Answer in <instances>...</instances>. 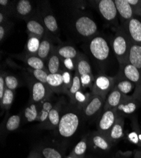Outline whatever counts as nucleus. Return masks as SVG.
<instances>
[{"mask_svg":"<svg viewBox=\"0 0 141 158\" xmlns=\"http://www.w3.org/2000/svg\"><path fill=\"white\" fill-rule=\"evenodd\" d=\"M126 96V95L122 93L116 88L113 87L106 97L103 110L110 109L114 110L119 106V104Z\"/></svg>","mask_w":141,"mask_h":158,"instance_id":"24","label":"nucleus"},{"mask_svg":"<svg viewBox=\"0 0 141 158\" xmlns=\"http://www.w3.org/2000/svg\"><path fill=\"white\" fill-rule=\"evenodd\" d=\"M62 61V67L63 69H65L70 72L74 71L75 72L76 69V61L71 59V58H67V59H61Z\"/></svg>","mask_w":141,"mask_h":158,"instance_id":"45","label":"nucleus"},{"mask_svg":"<svg viewBox=\"0 0 141 158\" xmlns=\"http://www.w3.org/2000/svg\"><path fill=\"white\" fill-rule=\"evenodd\" d=\"M123 27L132 43L141 45V21L135 17L127 22L123 23Z\"/></svg>","mask_w":141,"mask_h":158,"instance_id":"13","label":"nucleus"},{"mask_svg":"<svg viewBox=\"0 0 141 158\" xmlns=\"http://www.w3.org/2000/svg\"><path fill=\"white\" fill-rule=\"evenodd\" d=\"M28 73L31 75V76L35 79L36 81H39L42 83L46 84L47 78L49 75V73L47 70H39V69H27Z\"/></svg>","mask_w":141,"mask_h":158,"instance_id":"38","label":"nucleus"},{"mask_svg":"<svg viewBox=\"0 0 141 158\" xmlns=\"http://www.w3.org/2000/svg\"><path fill=\"white\" fill-rule=\"evenodd\" d=\"M116 78V76L109 77L104 74L98 75L95 77L93 87L91 89V94L106 98L110 91L114 87Z\"/></svg>","mask_w":141,"mask_h":158,"instance_id":"7","label":"nucleus"},{"mask_svg":"<svg viewBox=\"0 0 141 158\" xmlns=\"http://www.w3.org/2000/svg\"><path fill=\"white\" fill-rule=\"evenodd\" d=\"M88 148V135H86L76 144V146L73 148L70 154L75 158H85Z\"/></svg>","mask_w":141,"mask_h":158,"instance_id":"35","label":"nucleus"},{"mask_svg":"<svg viewBox=\"0 0 141 158\" xmlns=\"http://www.w3.org/2000/svg\"><path fill=\"white\" fill-rule=\"evenodd\" d=\"M127 61L141 71V45L132 43Z\"/></svg>","mask_w":141,"mask_h":158,"instance_id":"31","label":"nucleus"},{"mask_svg":"<svg viewBox=\"0 0 141 158\" xmlns=\"http://www.w3.org/2000/svg\"><path fill=\"white\" fill-rule=\"evenodd\" d=\"M15 99V91L6 89L3 98L0 100L2 113L5 111H8L13 104Z\"/></svg>","mask_w":141,"mask_h":158,"instance_id":"37","label":"nucleus"},{"mask_svg":"<svg viewBox=\"0 0 141 158\" xmlns=\"http://www.w3.org/2000/svg\"><path fill=\"white\" fill-rule=\"evenodd\" d=\"M66 101L63 98H61L56 101L53 108L51 110L48 120L41 128L46 130H56L61 116L66 108Z\"/></svg>","mask_w":141,"mask_h":158,"instance_id":"10","label":"nucleus"},{"mask_svg":"<svg viewBox=\"0 0 141 158\" xmlns=\"http://www.w3.org/2000/svg\"><path fill=\"white\" fill-rule=\"evenodd\" d=\"M131 44L132 42L129 37L122 26H120L116 30L111 44L113 51L119 64L127 62Z\"/></svg>","mask_w":141,"mask_h":158,"instance_id":"2","label":"nucleus"},{"mask_svg":"<svg viewBox=\"0 0 141 158\" xmlns=\"http://www.w3.org/2000/svg\"><path fill=\"white\" fill-rule=\"evenodd\" d=\"M133 152L131 151H127L123 152L121 151H118L117 152L115 153L111 158H132Z\"/></svg>","mask_w":141,"mask_h":158,"instance_id":"47","label":"nucleus"},{"mask_svg":"<svg viewBox=\"0 0 141 158\" xmlns=\"http://www.w3.org/2000/svg\"><path fill=\"white\" fill-rule=\"evenodd\" d=\"M118 114L114 110H103L97 123V131L108 136L109 131L117 120Z\"/></svg>","mask_w":141,"mask_h":158,"instance_id":"11","label":"nucleus"},{"mask_svg":"<svg viewBox=\"0 0 141 158\" xmlns=\"http://www.w3.org/2000/svg\"><path fill=\"white\" fill-rule=\"evenodd\" d=\"M17 58L22 60L29 69L47 70L46 63L37 55H27L24 52L19 55Z\"/></svg>","mask_w":141,"mask_h":158,"instance_id":"22","label":"nucleus"},{"mask_svg":"<svg viewBox=\"0 0 141 158\" xmlns=\"http://www.w3.org/2000/svg\"><path fill=\"white\" fill-rule=\"evenodd\" d=\"M55 104V102L53 101V96L40 103L39 113L37 122H39V126L41 128H42L46 122L49 113L53 108Z\"/></svg>","mask_w":141,"mask_h":158,"instance_id":"27","label":"nucleus"},{"mask_svg":"<svg viewBox=\"0 0 141 158\" xmlns=\"http://www.w3.org/2000/svg\"><path fill=\"white\" fill-rule=\"evenodd\" d=\"M114 2L122 23L135 17L134 10L126 0H114Z\"/></svg>","mask_w":141,"mask_h":158,"instance_id":"21","label":"nucleus"},{"mask_svg":"<svg viewBox=\"0 0 141 158\" xmlns=\"http://www.w3.org/2000/svg\"><path fill=\"white\" fill-rule=\"evenodd\" d=\"M46 84L53 93L63 94V82L61 72L55 74L49 73Z\"/></svg>","mask_w":141,"mask_h":158,"instance_id":"26","label":"nucleus"},{"mask_svg":"<svg viewBox=\"0 0 141 158\" xmlns=\"http://www.w3.org/2000/svg\"><path fill=\"white\" fill-rule=\"evenodd\" d=\"M34 6L29 0H19L15 2L14 15L17 18L26 21L35 15Z\"/></svg>","mask_w":141,"mask_h":158,"instance_id":"15","label":"nucleus"},{"mask_svg":"<svg viewBox=\"0 0 141 158\" xmlns=\"http://www.w3.org/2000/svg\"><path fill=\"white\" fill-rule=\"evenodd\" d=\"M91 97V93H85L83 89H81L75 93L73 99L70 101V104L82 111L88 103Z\"/></svg>","mask_w":141,"mask_h":158,"instance_id":"30","label":"nucleus"},{"mask_svg":"<svg viewBox=\"0 0 141 158\" xmlns=\"http://www.w3.org/2000/svg\"><path fill=\"white\" fill-rule=\"evenodd\" d=\"M57 54L61 59L71 58L77 60L81 52L77 48L70 44H61L55 47Z\"/></svg>","mask_w":141,"mask_h":158,"instance_id":"28","label":"nucleus"},{"mask_svg":"<svg viewBox=\"0 0 141 158\" xmlns=\"http://www.w3.org/2000/svg\"><path fill=\"white\" fill-rule=\"evenodd\" d=\"M61 75L63 82V94L67 95L68 90L70 89L72 84L73 76H72V72H70L65 69L62 70Z\"/></svg>","mask_w":141,"mask_h":158,"instance_id":"40","label":"nucleus"},{"mask_svg":"<svg viewBox=\"0 0 141 158\" xmlns=\"http://www.w3.org/2000/svg\"><path fill=\"white\" fill-rule=\"evenodd\" d=\"M42 38L34 35L28 34V39L25 47V53L37 55Z\"/></svg>","mask_w":141,"mask_h":158,"instance_id":"34","label":"nucleus"},{"mask_svg":"<svg viewBox=\"0 0 141 158\" xmlns=\"http://www.w3.org/2000/svg\"><path fill=\"white\" fill-rule=\"evenodd\" d=\"M4 77L6 88L13 91H15L20 85L19 78L15 75L11 74H5Z\"/></svg>","mask_w":141,"mask_h":158,"instance_id":"41","label":"nucleus"},{"mask_svg":"<svg viewBox=\"0 0 141 158\" xmlns=\"http://www.w3.org/2000/svg\"><path fill=\"white\" fill-rule=\"evenodd\" d=\"M90 2H91L105 20L112 24L117 23L118 14L113 0H100Z\"/></svg>","mask_w":141,"mask_h":158,"instance_id":"6","label":"nucleus"},{"mask_svg":"<svg viewBox=\"0 0 141 158\" xmlns=\"http://www.w3.org/2000/svg\"><path fill=\"white\" fill-rule=\"evenodd\" d=\"M22 124V113L12 115L3 120L2 125V135L9 134L18 130Z\"/></svg>","mask_w":141,"mask_h":158,"instance_id":"20","label":"nucleus"},{"mask_svg":"<svg viewBox=\"0 0 141 158\" xmlns=\"http://www.w3.org/2000/svg\"><path fill=\"white\" fill-rule=\"evenodd\" d=\"M126 1L134 9V13L137 10V9L141 5V0H126Z\"/></svg>","mask_w":141,"mask_h":158,"instance_id":"50","label":"nucleus"},{"mask_svg":"<svg viewBox=\"0 0 141 158\" xmlns=\"http://www.w3.org/2000/svg\"><path fill=\"white\" fill-rule=\"evenodd\" d=\"M75 73H77L80 77L87 74L93 75L91 66L88 58L81 52L76 60Z\"/></svg>","mask_w":141,"mask_h":158,"instance_id":"29","label":"nucleus"},{"mask_svg":"<svg viewBox=\"0 0 141 158\" xmlns=\"http://www.w3.org/2000/svg\"><path fill=\"white\" fill-rule=\"evenodd\" d=\"M124 117L118 115L117 120L109 131L107 137L114 145L122 140L124 135Z\"/></svg>","mask_w":141,"mask_h":158,"instance_id":"19","label":"nucleus"},{"mask_svg":"<svg viewBox=\"0 0 141 158\" xmlns=\"http://www.w3.org/2000/svg\"><path fill=\"white\" fill-rule=\"evenodd\" d=\"M81 89H82V88L80 76L77 73L75 72V75H73V77L72 84L67 94V95L70 99V101L73 99L74 95L77 92L79 91Z\"/></svg>","mask_w":141,"mask_h":158,"instance_id":"39","label":"nucleus"},{"mask_svg":"<svg viewBox=\"0 0 141 158\" xmlns=\"http://www.w3.org/2000/svg\"><path fill=\"white\" fill-rule=\"evenodd\" d=\"M82 118V111L70 104V106L64 111L55 130L58 135L63 139L72 137L79 129Z\"/></svg>","mask_w":141,"mask_h":158,"instance_id":"1","label":"nucleus"},{"mask_svg":"<svg viewBox=\"0 0 141 158\" xmlns=\"http://www.w3.org/2000/svg\"><path fill=\"white\" fill-rule=\"evenodd\" d=\"M6 89L7 88L5 82L4 74L2 72L1 76H0V100L3 98Z\"/></svg>","mask_w":141,"mask_h":158,"instance_id":"46","label":"nucleus"},{"mask_svg":"<svg viewBox=\"0 0 141 158\" xmlns=\"http://www.w3.org/2000/svg\"><path fill=\"white\" fill-rule=\"evenodd\" d=\"M106 98L92 94L88 103L82 110V115L86 120H92L102 111L105 106Z\"/></svg>","mask_w":141,"mask_h":158,"instance_id":"9","label":"nucleus"},{"mask_svg":"<svg viewBox=\"0 0 141 158\" xmlns=\"http://www.w3.org/2000/svg\"><path fill=\"white\" fill-rule=\"evenodd\" d=\"M135 15H139L141 17V5L137 9V10L135 11Z\"/></svg>","mask_w":141,"mask_h":158,"instance_id":"52","label":"nucleus"},{"mask_svg":"<svg viewBox=\"0 0 141 158\" xmlns=\"http://www.w3.org/2000/svg\"><path fill=\"white\" fill-rule=\"evenodd\" d=\"M81 82L82 84V89H85L86 88H90L91 89L95 77L93 75H84L80 77Z\"/></svg>","mask_w":141,"mask_h":158,"instance_id":"43","label":"nucleus"},{"mask_svg":"<svg viewBox=\"0 0 141 158\" xmlns=\"http://www.w3.org/2000/svg\"><path fill=\"white\" fill-rule=\"evenodd\" d=\"M132 96L139 101L141 105V84L135 86V91Z\"/></svg>","mask_w":141,"mask_h":158,"instance_id":"48","label":"nucleus"},{"mask_svg":"<svg viewBox=\"0 0 141 158\" xmlns=\"http://www.w3.org/2000/svg\"><path fill=\"white\" fill-rule=\"evenodd\" d=\"M37 14L41 18L48 32L51 36L58 35L59 31L58 22L49 5L47 4V5L44 6L41 11Z\"/></svg>","mask_w":141,"mask_h":158,"instance_id":"12","label":"nucleus"},{"mask_svg":"<svg viewBox=\"0 0 141 158\" xmlns=\"http://www.w3.org/2000/svg\"><path fill=\"white\" fill-rule=\"evenodd\" d=\"M26 27L27 34L43 38L49 34L39 15L36 13L33 17L26 20Z\"/></svg>","mask_w":141,"mask_h":158,"instance_id":"17","label":"nucleus"},{"mask_svg":"<svg viewBox=\"0 0 141 158\" xmlns=\"http://www.w3.org/2000/svg\"><path fill=\"white\" fill-rule=\"evenodd\" d=\"M88 144L91 150L100 154L109 152L113 146L107 137L98 131L88 134Z\"/></svg>","mask_w":141,"mask_h":158,"instance_id":"8","label":"nucleus"},{"mask_svg":"<svg viewBox=\"0 0 141 158\" xmlns=\"http://www.w3.org/2000/svg\"><path fill=\"white\" fill-rule=\"evenodd\" d=\"M134 158H141V150H136L134 152Z\"/></svg>","mask_w":141,"mask_h":158,"instance_id":"51","label":"nucleus"},{"mask_svg":"<svg viewBox=\"0 0 141 158\" xmlns=\"http://www.w3.org/2000/svg\"><path fill=\"white\" fill-rule=\"evenodd\" d=\"M73 27L77 34L88 40L98 34V27L96 22L86 15L77 17L73 22Z\"/></svg>","mask_w":141,"mask_h":158,"instance_id":"4","label":"nucleus"},{"mask_svg":"<svg viewBox=\"0 0 141 158\" xmlns=\"http://www.w3.org/2000/svg\"><path fill=\"white\" fill-rule=\"evenodd\" d=\"M27 80L31 93L29 101L41 103L53 96V93L47 84L36 81L31 76L27 77Z\"/></svg>","mask_w":141,"mask_h":158,"instance_id":"5","label":"nucleus"},{"mask_svg":"<svg viewBox=\"0 0 141 158\" xmlns=\"http://www.w3.org/2000/svg\"><path fill=\"white\" fill-rule=\"evenodd\" d=\"M15 2L9 0H1L0 1V11L4 13L8 17L14 15V9Z\"/></svg>","mask_w":141,"mask_h":158,"instance_id":"42","label":"nucleus"},{"mask_svg":"<svg viewBox=\"0 0 141 158\" xmlns=\"http://www.w3.org/2000/svg\"><path fill=\"white\" fill-rule=\"evenodd\" d=\"M127 139L130 142L141 147V130L138 124L137 116L132 118V130L127 134Z\"/></svg>","mask_w":141,"mask_h":158,"instance_id":"32","label":"nucleus"},{"mask_svg":"<svg viewBox=\"0 0 141 158\" xmlns=\"http://www.w3.org/2000/svg\"><path fill=\"white\" fill-rule=\"evenodd\" d=\"M27 158H43V157H42V156H41V153L39 152V150H38V149L35 148L30 152Z\"/></svg>","mask_w":141,"mask_h":158,"instance_id":"49","label":"nucleus"},{"mask_svg":"<svg viewBox=\"0 0 141 158\" xmlns=\"http://www.w3.org/2000/svg\"><path fill=\"white\" fill-rule=\"evenodd\" d=\"M13 23L10 21L6 23L0 25V41L2 43L8 35L11 29L12 28Z\"/></svg>","mask_w":141,"mask_h":158,"instance_id":"44","label":"nucleus"},{"mask_svg":"<svg viewBox=\"0 0 141 158\" xmlns=\"http://www.w3.org/2000/svg\"><path fill=\"white\" fill-rule=\"evenodd\" d=\"M87 48L89 54L98 63H105L110 56V45L105 37L96 35L88 40Z\"/></svg>","mask_w":141,"mask_h":158,"instance_id":"3","label":"nucleus"},{"mask_svg":"<svg viewBox=\"0 0 141 158\" xmlns=\"http://www.w3.org/2000/svg\"><path fill=\"white\" fill-rule=\"evenodd\" d=\"M85 158H97V157H85Z\"/></svg>","mask_w":141,"mask_h":158,"instance_id":"54","label":"nucleus"},{"mask_svg":"<svg viewBox=\"0 0 141 158\" xmlns=\"http://www.w3.org/2000/svg\"><path fill=\"white\" fill-rule=\"evenodd\" d=\"M51 37L52 36L48 34L42 38L39 48L37 54L38 57L41 58L45 62L48 60L55 48Z\"/></svg>","mask_w":141,"mask_h":158,"instance_id":"23","label":"nucleus"},{"mask_svg":"<svg viewBox=\"0 0 141 158\" xmlns=\"http://www.w3.org/2000/svg\"><path fill=\"white\" fill-rule=\"evenodd\" d=\"M140 106V104L133 96L126 95L114 110L118 115L125 118L134 113Z\"/></svg>","mask_w":141,"mask_h":158,"instance_id":"16","label":"nucleus"},{"mask_svg":"<svg viewBox=\"0 0 141 158\" xmlns=\"http://www.w3.org/2000/svg\"><path fill=\"white\" fill-rule=\"evenodd\" d=\"M43 158H65L66 156L63 152L56 148L50 146H43L37 148Z\"/></svg>","mask_w":141,"mask_h":158,"instance_id":"33","label":"nucleus"},{"mask_svg":"<svg viewBox=\"0 0 141 158\" xmlns=\"http://www.w3.org/2000/svg\"><path fill=\"white\" fill-rule=\"evenodd\" d=\"M46 63V69L49 73L55 74L61 72L63 70L61 58L57 54L55 46Z\"/></svg>","mask_w":141,"mask_h":158,"instance_id":"25","label":"nucleus"},{"mask_svg":"<svg viewBox=\"0 0 141 158\" xmlns=\"http://www.w3.org/2000/svg\"><path fill=\"white\" fill-rule=\"evenodd\" d=\"M40 109V103H36L29 101L27 105L22 113V124H27L33 122H37Z\"/></svg>","mask_w":141,"mask_h":158,"instance_id":"18","label":"nucleus"},{"mask_svg":"<svg viewBox=\"0 0 141 158\" xmlns=\"http://www.w3.org/2000/svg\"><path fill=\"white\" fill-rule=\"evenodd\" d=\"M118 75L132 82L135 86L141 84V71L129 62L119 64Z\"/></svg>","mask_w":141,"mask_h":158,"instance_id":"14","label":"nucleus"},{"mask_svg":"<svg viewBox=\"0 0 141 158\" xmlns=\"http://www.w3.org/2000/svg\"><path fill=\"white\" fill-rule=\"evenodd\" d=\"M65 158H75V157H73V156H72L71 154H69L67 156H66V157H65Z\"/></svg>","mask_w":141,"mask_h":158,"instance_id":"53","label":"nucleus"},{"mask_svg":"<svg viewBox=\"0 0 141 158\" xmlns=\"http://www.w3.org/2000/svg\"><path fill=\"white\" fill-rule=\"evenodd\" d=\"M116 82L114 87L125 95L131 93L134 88V84L118 74L116 75Z\"/></svg>","mask_w":141,"mask_h":158,"instance_id":"36","label":"nucleus"}]
</instances>
